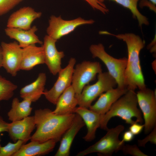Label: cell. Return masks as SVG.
I'll use <instances>...</instances> for the list:
<instances>
[{
  "mask_svg": "<svg viewBox=\"0 0 156 156\" xmlns=\"http://www.w3.org/2000/svg\"><path fill=\"white\" fill-rule=\"evenodd\" d=\"M93 19L85 20L81 17L74 19L66 20L61 16L51 15L49 20V25L47 29V35L57 41L67 35L78 27L82 25H91L94 23Z\"/></svg>",
  "mask_w": 156,
  "mask_h": 156,
  "instance_id": "obj_9",
  "label": "cell"
},
{
  "mask_svg": "<svg viewBox=\"0 0 156 156\" xmlns=\"http://www.w3.org/2000/svg\"><path fill=\"white\" fill-rule=\"evenodd\" d=\"M36 127L34 116L8 123L7 132L14 142L21 140L26 142L30 139L31 134Z\"/></svg>",
  "mask_w": 156,
  "mask_h": 156,
  "instance_id": "obj_14",
  "label": "cell"
},
{
  "mask_svg": "<svg viewBox=\"0 0 156 156\" xmlns=\"http://www.w3.org/2000/svg\"><path fill=\"white\" fill-rule=\"evenodd\" d=\"M134 138V135L129 130L125 131L122 136V140L125 142H129L132 141Z\"/></svg>",
  "mask_w": 156,
  "mask_h": 156,
  "instance_id": "obj_32",
  "label": "cell"
},
{
  "mask_svg": "<svg viewBox=\"0 0 156 156\" xmlns=\"http://www.w3.org/2000/svg\"><path fill=\"white\" fill-rule=\"evenodd\" d=\"M94 10L99 11L105 14L109 12V9L105 5L98 0H84Z\"/></svg>",
  "mask_w": 156,
  "mask_h": 156,
  "instance_id": "obj_30",
  "label": "cell"
},
{
  "mask_svg": "<svg viewBox=\"0 0 156 156\" xmlns=\"http://www.w3.org/2000/svg\"><path fill=\"white\" fill-rule=\"evenodd\" d=\"M138 103L142 112L144 121L145 134L150 132L156 125V90L146 88L136 93Z\"/></svg>",
  "mask_w": 156,
  "mask_h": 156,
  "instance_id": "obj_8",
  "label": "cell"
},
{
  "mask_svg": "<svg viewBox=\"0 0 156 156\" xmlns=\"http://www.w3.org/2000/svg\"><path fill=\"white\" fill-rule=\"evenodd\" d=\"M17 88V85L0 75V102L11 98Z\"/></svg>",
  "mask_w": 156,
  "mask_h": 156,
  "instance_id": "obj_25",
  "label": "cell"
},
{
  "mask_svg": "<svg viewBox=\"0 0 156 156\" xmlns=\"http://www.w3.org/2000/svg\"><path fill=\"white\" fill-rule=\"evenodd\" d=\"M8 124L0 115V134L2 132H7Z\"/></svg>",
  "mask_w": 156,
  "mask_h": 156,
  "instance_id": "obj_33",
  "label": "cell"
},
{
  "mask_svg": "<svg viewBox=\"0 0 156 156\" xmlns=\"http://www.w3.org/2000/svg\"><path fill=\"white\" fill-rule=\"evenodd\" d=\"M121 150L125 155L129 154L133 156H148L142 152L135 144H124Z\"/></svg>",
  "mask_w": 156,
  "mask_h": 156,
  "instance_id": "obj_28",
  "label": "cell"
},
{
  "mask_svg": "<svg viewBox=\"0 0 156 156\" xmlns=\"http://www.w3.org/2000/svg\"><path fill=\"white\" fill-rule=\"evenodd\" d=\"M155 66H156V60L153 61L152 63V66L153 68V69L154 71H155V69L156 70V68H155Z\"/></svg>",
  "mask_w": 156,
  "mask_h": 156,
  "instance_id": "obj_35",
  "label": "cell"
},
{
  "mask_svg": "<svg viewBox=\"0 0 156 156\" xmlns=\"http://www.w3.org/2000/svg\"><path fill=\"white\" fill-rule=\"evenodd\" d=\"M124 127L119 125L107 131L106 134L99 140L87 148L78 153L76 156H83L94 153L103 156H111L114 152L121 150L124 142L119 139Z\"/></svg>",
  "mask_w": 156,
  "mask_h": 156,
  "instance_id": "obj_5",
  "label": "cell"
},
{
  "mask_svg": "<svg viewBox=\"0 0 156 156\" xmlns=\"http://www.w3.org/2000/svg\"><path fill=\"white\" fill-rule=\"evenodd\" d=\"M144 125L135 122L131 125L129 127V130L134 135L140 134L144 128Z\"/></svg>",
  "mask_w": 156,
  "mask_h": 156,
  "instance_id": "obj_31",
  "label": "cell"
},
{
  "mask_svg": "<svg viewBox=\"0 0 156 156\" xmlns=\"http://www.w3.org/2000/svg\"><path fill=\"white\" fill-rule=\"evenodd\" d=\"M56 142L50 140L43 142L31 141L23 144L13 156H36L45 155L52 151Z\"/></svg>",
  "mask_w": 156,
  "mask_h": 156,
  "instance_id": "obj_20",
  "label": "cell"
},
{
  "mask_svg": "<svg viewBox=\"0 0 156 156\" xmlns=\"http://www.w3.org/2000/svg\"><path fill=\"white\" fill-rule=\"evenodd\" d=\"M1 135L0 134V148L1 147Z\"/></svg>",
  "mask_w": 156,
  "mask_h": 156,
  "instance_id": "obj_37",
  "label": "cell"
},
{
  "mask_svg": "<svg viewBox=\"0 0 156 156\" xmlns=\"http://www.w3.org/2000/svg\"><path fill=\"white\" fill-rule=\"evenodd\" d=\"M75 113L58 115L48 108L39 109L34 112L36 130L31 136V141L43 142L50 140L59 141L71 125Z\"/></svg>",
  "mask_w": 156,
  "mask_h": 156,
  "instance_id": "obj_1",
  "label": "cell"
},
{
  "mask_svg": "<svg viewBox=\"0 0 156 156\" xmlns=\"http://www.w3.org/2000/svg\"><path fill=\"white\" fill-rule=\"evenodd\" d=\"M154 5H156V0H149Z\"/></svg>",
  "mask_w": 156,
  "mask_h": 156,
  "instance_id": "obj_36",
  "label": "cell"
},
{
  "mask_svg": "<svg viewBox=\"0 0 156 156\" xmlns=\"http://www.w3.org/2000/svg\"><path fill=\"white\" fill-rule=\"evenodd\" d=\"M42 14L41 12H36L31 7H24L10 15L8 19L7 27L28 30L31 28L33 21L40 18Z\"/></svg>",
  "mask_w": 156,
  "mask_h": 156,
  "instance_id": "obj_13",
  "label": "cell"
},
{
  "mask_svg": "<svg viewBox=\"0 0 156 156\" xmlns=\"http://www.w3.org/2000/svg\"><path fill=\"white\" fill-rule=\"evenodd\" d=\"M149 142L151 144H156V125L145 138L138 140V144L139 146L145 147L146 144Z\"/></svg>",
  "mask_w": 156,
  "mask_h": 156,
  "instance_id": "obj_29",
  "label": "cell"
},
{
  "mask_svg": "<svg viewBox=\"0 0 156 156\" xmlns=\"http://www.w3.org/2000/svg\"><path fill=\"white\" fill-rule=\"evenodd\" d=\"M23 0H0V16L12 9Z\"/></svg>",
  "mask_w": 156,
  "mask_h": 156,
  "instance_id": "obj_27",
  "label": "cell"
},
{
  "mask_svg": "<svg viewBox=\"0 0 156 156\" xmlns=\"http://www.w3.org/2000/svg\"><path fill=\"white\" fill-rule=\"evenodd\" d=\"M32 102L27 99H23L20 101L18 98H14L12 101L11 108L7 114L9 120L14 122L29 116L32 109L31 107Z\"/></svg>",
  "mask_w": 156,
  "mask_h": 156,
  "instance_id": "obj_23",
  "label": "cell"
},
{
  "mask_svg": "<svg viewBox=\"0 0 156 156\" xmlns=\"http://www.w3.org/2000/svg\"><path fill=\"white\" fill-rule=\"evenodd\" d=\"M104 34L115 36L126 44L128 56L124 74L126 87L134 90L146 88L140 59V52L144 46V41L139 36L132 33L115 35L105 31Z\"/></svg>",
  "mask_w": 156,
  "mask_h": 156,
  "instance_id": "obj_2",
  "label": "cell"
},
{
  "mask_svg": "<svg viewBox=\"0 0 156 156\" xmlns=\"http://www.w3.org/2000/svg\"><path fill=\"white\" fill-rule=\"evenodd\" d=\"M74 113L81 117L86 126L87 133L83 139L87 142L93 140L95 138L96 130L100 126L101 115L88 108L79 106L76 107Z\"/></svg>",
  "mask_w": 156,
  "mask_h": 156,
  "instance_id": "obj_17",
  "label": "cell"
},
{
  "mask_svg": "<svg viewBox=\"0 0 156 156\" xmlns=\"http://www.w3.org/2000/svg\"><path fill=\"white\" fill-rule=\"evenodd\" d=\"M53 113L58 115H65L74 113L78 105L75 93L71 85L66 89L59 98Z\"/></svg>",
  "mask_w": 156,
  "mask_h": 156,
  "instance_id": "obj_21",
  "label": "cell"
},
{
  "mask_svg": "<svg viewBox=\"0 0 156 156\" xmlns=\"http://www.w3.org/2000/svg\"><path fill=\"white\" fill-rule=\"evenodd\" d=\"M126 88L121 89L118 87L110 89L99 96L97 101L91 105L89 109L100 115L106 113L113 104L128 91Z\"/></svg>",
  "mask_w": 156,
  "mask_h": 156,
  "instance_id": "obj_16",
  "label": "cell"
},
{
  "mask_svg": "<svg viewBox=\"0 0 156 156\" xmlns=\"http://www.w3.org/2000/svg\"><path fill=\"white\" fill-rule=\"evenodd\" d=\"M26 143L21 140H18L14 143L9 142L4 146L1 147L0 156H13Z\"/></svg>",
  "mask_w": 156,
  "mask_h": 156,
  "instance_id": "obj_26",
  "label": "cell"
},
{
  "mask_svg": "<svg viewBox=\"0 0 156 156\" xmlns=\"http://www.w3.org/2000/svg\"><path fill=\"white\" fill-rule=\"evenodd\" d=\"M37 30V27L34 25L27 30L7 27L5 31L6 34L10 38L17 41L20 47L23 48L31 44H43L35 34Z\"/></svg>",
  "mask_w": 156,
  "mask_h": 156,
  "instance_id": "obj_18",
  "label": "cell"
},
{
  "mask_svg": "<svg viewBox=\"0 0 156 156\" xmlns=\"http://www.w3.org/2000/svg\"><path fill=\"white\" fill-rule=\"evenodd\" d=\"M85 125L81 117L75 113L74 120L62 136L60 144L55 156H68L72 142L78 132Z\"/></svg>",
  "mask_w": 156,
  "mask_h": 156,
  "instance_id": "obj_15",
  "label": "cell"
},
{
  "mask_svg": "<svg viewBox=\"0 0 156 156\" xmlns=\"http://www.w3.org/2000/svg\"><path fill=\"white\" fill-rule=\"evenodd\" d=\"M136 93L135 90H128L127 92L112 105L105 114L101 115L100 127L107 131V123L113 117L117 116L130 125L135 122L142 124L143 119L138 107Z\"/></svg>",
  "mask_w": 156,
  "mask_h": 156,
  "instance_id": "obj_3",
  "label": "cell"
},
{
  "mask_svg": "<svg viewBox=\"0 0 156 156\" xmlns=\"http://www.w3.org/2000/svg\"><path fill=\"white\" fill-rule=\"evenodd\" d=\"M76 63L73 57L70 59L67 65L58 73V78L53 87L49 90H44L43 94L50 102L56 105L61 94L71 85L73 72Z\"/></svg>",
  "mask_w": 156,
  "mask_h": 156,
  "instance_id": "obj_10",
  "label": "cell"
},
{
  "mask_svg": "<svg viewBox=\"0 0 156 156\" xmlns=\"http://www.w3.org/2000/svg\"><path fill=\"white\" fill-rule=\"evenodd\" d=\"M89 49L92 57L99 58L105 65L108 73L116 81L117 87L121 89L127 88L125 85L124 74L127 58L117 59L112 57L106 52L101 43L92 44Z\"/></svg>",
  "mask_w": 156,
  "mask_h": 156,
  "instance_id": "obj_4",
  "label": "cell"
},
{
  "mask_svg": "<svg viewBox=\"0 0 156 156\" xmlns=\"http://www.w3.org/2000/svg\"><path fill=\"white\" fill-rule=\"evenodd\" d=\"M57 40L47 35L44 38L43 49L45 64L47 66L50 73L53 75L58 73L62 68L61 61L65 56L62 51H59L56 47Z\"/></svg>",
  "mask_w": 156,
  "mask_h": 156,
  "instance_id": "obj_12",
  "label": "cell"
},
{
  "mask_svg": "<svg viewBox=\"0 0 156 156\" xmlns=\"http://www.w3.org/2000/svg\"><path fill=\"white\" fill-rule=\"evenodd\" d=\"M22 49L20 70H29L37 65L45 64L42 46L38 47L33 44Z\"/></svg>",
  "mask_w": 156,
  "mask_h": 156,
  "instance_id": "obj_19",
  "label": "cell"
},
{
  "mask_svg": "<svg viewBox=\"0 0 156 156\" xmlns=\"http://www.w3.org/2000/svg\"><path fill=\"white\" fill-rule=\"evenodd\" d=\"M103 3L105 0H98ZM115 2L130 10L133 17L137 18L139 25L141 27L143 25H148L149 22L148 18L142 14L138 9L137 5L139 0H111Z\"/></svg>",
  "mask_w": 156,
  "mask_h": 156,
  "instance_id": "obj_24",
  "label": "cell"
},
{
  "mask_svg": "<svg viewBox=\"0 0 156 156\" xmlns=\"http://www.w3.org/2000/svg\"><path fill=\"white\" fill-rule=\"evenodd\" d=\"M1 46L3 52L2 67L8 73L15 77L20 70L22 48L16 41L10 43L2 42Z\"/></svg>",
  "mask_w": 156,
  "mask_h": 156,
  "instance_id": "obj_11",
  "label": "cell"
},
{
  "mask_svg": "<svg viewBox=\"0 0 156 156\" xmlns=\"http://www.w3.org/2000/svg\"><path fill=\"white\" fill-rule=\"evenodd\" d=\"M102 72L101 66L98 62L85 61L77 64L73 70L71 83L75 97L80 94L84 87L93 80L97 74Z\"/></svg>",
  "mask_w": 156,
  "mask_h": 156,
  "instance_id": "obj_7",
  "label": "cell"
},
{
  "mask_svg": "<svg viewBox=\"0 0 156 156\" xmlns=\"http://www.w3.org/2000/svg\"><path fill=\"white\" fill-rule=\"evenodd\" d=\"M3 52L1 47L0 46V68L2 67Z\"/></svg>",
  "mask_w": 156,
  "mask_h": 156,
  "instance_id": "obj_34",
  "label": "cell"
},
{
  "mask_svg": "<svg viewBox=\"0 0 156 156\" xmlns=\"http://www.w3.org/2000/svg\"><path fill=\"white\" fill-rule=\"evenodd\" d=\"M97 78L95 83L86 86L80 94L76 97L79 106L89 108L97 97L117 85L115 79L108 72L100 73Z\"/></svg>",
  "mask_w": 156,
  "mask_h": 156,
  "instance_id": "obj_6",
  "label": "cell"
},
{
  "mask_svg": "<svg viewBox=\"0 0 156 156\" xmlns=\"http://www.w3.org/2000/svg\"><path fill=\"white\" fill-rule=\"evenodd\" d=\"M46 80V74L40 73L34 81L21 89L20 91L21 97L23 99H28L32 102L38 100L43 94Z\"/></svg>",
  "mask_w": 156,
  "mask_h": 156,
  "instance_id": "obj_22",
  "label": "cell"
}]
</instances>
